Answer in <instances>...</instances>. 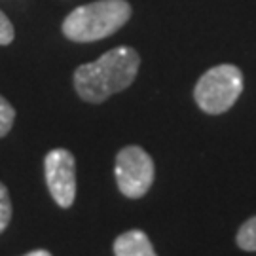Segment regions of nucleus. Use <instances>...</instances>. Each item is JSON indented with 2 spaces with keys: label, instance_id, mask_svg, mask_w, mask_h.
I'll use <instances>...</instances> for the list:
<instances>
[{
  "label": "nucleus",
  "instance_id": "3",
  "mask_svg": "<svg viewBox=\"0 0 256 256\" xmlns=\"http://www.w3.org/2000/svg\"><path fill=\"white\" fill-rule=\"evenodd\" d=\"M243 92V74L236 64L212 66L200 78L194 90L198 106L207 114H222L230 110Z\"/></svg>",
  "mask_w": 256,
  "mask_h": 256
},
{
  "label": "nucleus",
  "instance_id": "10",
  "mask_svg": "<svg viewBox=\"0 0 256 256\" xmlns=\"http://www.w3.org/2000/svg\"><path fill=\"white\" fill-rule=\"evenodd\" d=\"M12 40H14V27L6 18V14H2L0 10V46H8Z\"/></svg>",
  "mask_w": 256,
  "mask_h": 256
},
{
  "label": "nucleus",
  "instance_id": "5",
  "mask_svg": "<svg viewBox=\"0 0 256 256\" xmlns=\"http://www.w3.org/2000/svg\"><path fill=\"white\" fill-rule=\"evenodd\" d=\"M48 190L55 203L68 209L76 198V162L74 156L64 148L50 150L44 160Z\"/></svg>",
  "mask_w": 256,
  "mask_h": 256
},
{
  "label": "nucleus",
  "instance_id": "4",
  "mask_svg": "<svg viewBox=\"0 0 256 256\" xmlns=\"http://www.w3.org/2000/svg\"><path fill=\"white\" fill-rule=\"evenodd\" d=\"M116 182L126 198H142L154 182V162L140 146H126L116 156Z\"/></svg>",
  "mask_w": 256,
  "mask_h": 256
},
{
  "label": "nucleus",
  "instance_id": "1",
  "mask_svg": "<svg viewBox=\"0 0 256 256\" xmlns=\"http://www.w3.org/2000/svg\"><path fill=\"white\" fill-rule=\"evenodd\" d=\"M140 57L133 48L120 46L86 63L74 72V88L84 101L99 104L110 95L128 90L138 72Z\"/></svg>",
  "mask_w": 256,
  "mask_h": 256
},
{
  "label": "nucleus",
  "instance_id": "11",
  "mask_svg": "<svg viewBox=\"0 0 256 256\" xmlns=\"http://www.w3.org/2000/svg\"><path fill=\"white\" fill-rule=\"evenodd\" d=\"M23 256H52L48 250H44V248H38V250H30V252H27V254Z\"/></svg>",
  "mask_w": 256,
  "mask_h": 256
},
{
  "label": "nucleus",
  "instance_id": "2",
  "mask_svg": "<svg viewBox=\"0 0 256 256\" xmlns=\"http://www.w3.org/2000/svg\"><path fill=\"white\" fill-rule=\"evenodd\" d=\"M131 18L126 0H97L72 10L63 21L64 36L72 42H95L114 34Z\"/></svg>",
  "mask_w": 256,
  "mask_h": 256
},
{
  "label": "nucleus",
  "instance_id": "8",
  "mask_svg": "<svg viewBox=\"0 0 256 256\" xmlns=\"http://www.w3.org/2000/svg\"><path fill=\"white\" fill-rule=\"evenodd\" d=\"M16 120V110L0 95V137H6Z\"/></svg>",
  "mask_w": 256,
  "mask_h": 256
},
{
  "label": "nucleus",
  "instance_id": "6",
  "mask_svg": "<svg viewBox=\"0 0 256 256\" xmlns=\"http://www.w3.org/2000/svg\"><path fill=\"white\" fill-rule=\"evenodd\" d=\"M116 256H158L150 239L140 230H129L114 241Z\"/></svg>",
  "mask_w": 256,
  "mask_h": 256
},
{
  "label": "nucleus",
  "instance_id": "7",
  "mask_svg": "<svg viewBox=\"0 0 256 256\" xmlns=\"http://www.w3.org/2000/svg\"><path fill=\"white\" fill-rule=\"evenodd\" d=\"M238 241L239 248H243V250H256V216L252 218H248L238 232Z\"/></svg>",
  "mask_w": 256,
  "mask_h": 256
},
{
  "label": "nucleus",
  "instance_id": "9",
  "mask_svg": "<svg viewBox=\"0 0 256 256\" xmlns=\"http://www.w3.org/2000/svg\"><path fill=\"white\" fill-rule=\"evenodd\" d=\"M10 220H12V202H10V194L6 186L0 182V234L8 228Z\"/></svg>",
  "mask_w": 256,
  "mask_h": 256
}]
</instances>
